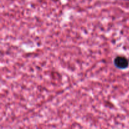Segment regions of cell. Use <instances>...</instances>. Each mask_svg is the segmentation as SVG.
<instances>
[{
	"instance_id": "1",
	"label": "cell",
	"mask_w": 129,
	"mask_h": 129,
	"mask_svg": "<svg viewBox=\"0 0 129 129\" xmlns=\"http://www.w3.org/2000/svg\"><path fill=\"white\" fill-rule=\"evenodd\" d=\"M114 65L118 69H127L129 66V60L123 56H117L114 59Z\"/></svg>"
}]
</instances>
